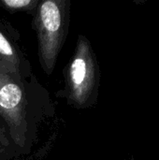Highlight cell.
Returning a JSON list of instances; mask_svg holds the SVG:
<instances>
[{"label":"cell","mask_w":159,"mask_h":160,"mask_svg":"<svg viewBox=\"0 0 159 160\" xmlns=\"http://www.w3.org/2000/svg\"><path fill=\"white\" fill-rule=\"evenodd\" d=\"M46 105L45 89L37 81L31 83L0 70V117L20 155L30 152Z\"/></svg>","instance_id":"cell-1"},{"label":"cell","mask_w":159,"mask_h":160,"mask_svg":"<svg viewBox=\"0 0 159 160\" xmlns=\"http://www.w3.org/2000/svg\"><path fill=\"white\" fill-rule=\"evenodd\" d=\"M64 75V95L69 106L82 110L97 103L100 68L95 51L84 35H79L74 53Z\"/></svg>","instance_id":"cell-2"},{"label":"cell","mask_w":159,"mask_h":160,"mask_svg":"<svg viewBox=\"0 0 159 160\" xmlns=\"http://www.w3.org/2000/svg\"><path fill=\"white\" fill-rule=\"evenodd\" d=\"M33 27L37 33V53L44 73L52 75L68 33L69 0L39 1L33 14Z\"/></svg>","instance_id":"cell-3"},{"label":"cell","mask_w":159,"mask_h":160,"mask_svg":"<svg viewBox=\"0 0 159 160\" xmlns=\"http://www.w3.org/2000/svg\"><path fill=\"white\" fill-rule=\"evenodd\" d=\"M0 70L28 80L33 77L32 66L17 45L0 28Z\"/></svg>","instance_id":"cell-4"},{"label":"cell","mask_w":159,"mask_h":160,"mask_svg":"<svg viewBox=\"0 0 159 160\" xmlns=\"http://www.w3.org/2000/svg\"><path fill=\"white\" fill-rule=\"evenodd\" d=\"M38 3V0H0V7L10 13L23 11L34 14Z\"/></svg>","instance_id":"cell-5"},{"label":"cell","mask_w":159,"mask_h":160,"mask_svg":"<svg viewBox=\"0 0 159 160\" xmlns=\"http://www.w3.org/2000/svg\"><path fill=\"white\" fill-rule=\"evenodd\" d=\"M16 147L2 139H0V160H11L19 156Z\"/></svg>","instance_id":"cell-6"},{"label":"cell","mask_w":159,"mask_h":160,"mask_svg":"<svg viewBox=\"0 0 159 160\" xmlns=\"http://www.w3.org/2000/svg\"><path fill=\"white\" fill-rule=\"evenodd\" d=\"M0 139H2V140H4V141L13 144V142H12V141L10 139L8 128H7V124L3 121V119L1 117H0Z\"/></svg>","instance_id":"cell-7"}]
</instances>
